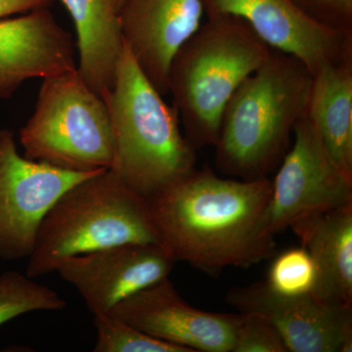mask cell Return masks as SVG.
<instances>
[{
	"instance_id": "6da1fadb",
	"label": "cell",
	"mask_w": 352,
	"mask_h": 352,
	"mask_svg": "<svg viewBox=\"0 0 352 352\" xmlns=\"http://www.w3.org/2000/svg\"><path fill=\"white\" fill-rule=\"evenodd\" d=\"M271 193L270 177H221L206 166L147 203L162 244L175 261L217 276L274 254L275 236L267 226Z\"/></svg>"
},
{
	"instance_id": "7a4b0ae2",
	"label": "cell",
	"mask_w": 352,
	"mask_h": 352,
	"mask_svg": "<svg viewBox=\"0 0 352 352\" xmlns=\"http://www.w3.org/2000/svg\"><path fill=\"white\" fill-rule=\"evenodd\" d=\"M312 83L314 75L300 60L271 48L224 109L214 146L217 170L237 179L268 177L307 113Z\"/></svg>"
},
{
	"instance_id": "3957f363",
	"label": "cell",
	"mask_w": 352,
	"mask_h": 352,
	"mask_svg": "<svg viewBox=\"0 0 352 352\" xmlns=\"http://www.w3.org/2000/svg\"><path fill=\"white\" fill-rule=\"evenodd\" d=\"M113 135L110 170L142 198L161 193L196 170V150L178 113L149 82L124 44L115 82L104 92Z\"/></svg>"
},
{
	"instance_id": "277c9868",
	"label": "cell",
	"mask_w": 352,
	"mask_h": 352,
	"mask_svg": "<svg viewBox=\"0 0 352 352\" xmlns=\"http://www.w3.org/2000/svg\"><path fill=\"white\" fill-rule=\"evenodd\" d=\"M270 51L244 20L223 15L208 17L175 53L168 94L196 151L214 147L229 99Z\"/></svg>"
},
{
	"instance_id": "5b68a950",
	"label": "cell",
	"mask_w": 352,
	"mask_h": 352,
	"mask_svg": "<svg viewBox=\"0 0 352 352\" xmlns=\"http://www.w3.org/2000/svg\"><path fill=\"white\" fill-rule=\"evenodd\" d=\"M126 243L162 241L147 200L110 168L100 170L67 190L46 214L25 274L34 279L69 256Z\"/></svg>"
},
{
	"instance_id": "8992f818",
	"label": "cell",
	"mask_w": 352,
	"mask_h": 352,
	"mask_svg": "<svg viewBox=\"0 0 352 352\" xmlns=\"http://www.w3.org/2000/svg\"><path fill=\"white\" fill-rule=\"evenodd\" d=\"M20 141L25 157L61 170L88 173L112 166L107 104L78 69L43 78Z\"/></svg>"
},
{
	"instance_id": "52a82bcc",
	"label": "cell",
	"mask_w": 352,
	"mask_h": 352,
	"mask_svg": "<svg viewBox=\"0 0 352 352\" xmlns=\"http://www.w3.org/2000/svg\"><path fill=\"white\" fill-rule=\"evenodd\" d=\"M293 135V147L272 182L267 226L273 236L352 203V175L333 159L307 115L298 120Z\"/></svg>"
},
{
	"instance_id": "ba28073f",
	"label": "cell",
	"mask_w": 352,
	"mask_h": 352,
	"mask_svg": "<svg viewBox=\"0 0 352 352\" xmlns=\"http://www.w3.org/2000/svg\"><path fill=\"white\" fill-rule=\"evenodd\" d=\"M96 173L61 170L21 156L13 132L0 129V258H29L41 222L58 199Z\"/></svg>"
},
{
	"instance_id": "9c48e42d",
	"label": "cell",
	"mask_w": 352,
	"mask_h": 352,
	"mask_svg": "<svg viewBox=\"0 0 352 352\" xmlns=\"http://www.w3.org/2000/svg\"><path fill=\"white\" fill-rule=\"evenodd\" d=\"M175 263L164 245L126 243L69 256L55 272L75 287L94 315L170 276Z\"/></svg>"
},
{
	"instance_id": "30bf717a",
	"label": "cell",
	"mask_w": 352,
	"mask_h": 352,
	"mask_svg": "<svg viewBox=\"0 0 352 352\" xmlns=\"http://www.w3.org/2000/svg\"><path fill=\"white\" fill-rule=\"evenodd\" d=\"M226 298L241 314L268 319L289 352L352 351V305H330L314 294L278 295L264 281L230 289Z\"/></svg>"
},
{
	"instance_id": "8fae6325",
	"label": "cell",
	"mask_w": 352,
	"mask_h": 352,
	"mask_svg": "<svg viewBox=\"0 0 352 352\" xmlns=\"http://www.w3.org/2000/svg\"><path fill=\"white\" fill-rule=\"evenodd\" d=\"M109 314L148 335L192 352H232L240 319V314H214L192 307L168 277L126 296Z\"/></svg>"
},
{
	"instance_id": "7c38bea8",
	"label": "cell",
	"mask_w": 352,
	"mask_h": 352,
	"mask_svg": "<svg viewBox=\"0 0 352 352\" xmlns=\"http://www.w3.org/2000/svg\"><path fill=\"white\" fill-rule=\"evenodd\" d=\"M207 17L235 16L272 50L293 55L315 75L352 56V34L315 22L292 0H201Z\"/></svg>"
},
{
	"instance_id": "4fadbf2b",
	"label": "cell",
	"mask_w": 352,
	"mask_h": 352,
	"mask_svg": "<svg viewBox=\"0 0 352 352\" xmlns=\"http://www.w3.org/2000/svg\"><path fill=\"white\" fill-rule=\"evenodd\" d=\"M204 14L201 0H124L120 7L124 44L163 96L173 58L200 28Z\"/></svg>"
},
{
	"instance_id": "5bb4252c",
	"label": "cell",
	"mask_w": 352,
	"mask_h": 352,
	"mask_svg": "<svg viewBox=\"0 0 352 352\" xmlns=\"http://www.w3.org/2000/svg\"><path fill=\"white\" fill-rule=\"evenodd\" d=\"M76 43L47 7L0 19V99L10 98L32 78L78 69Z\"/></svg>"
},
{
	"instance_id": "9a60e30c",
	"label": "cell",
	"mask_w": 352,
	"mask_h": 352,
	"mask_svg": "<svg viewBox=\"0 0 352 352\" xmlns=\"http://www.w3.org/2000/svg\"><path fill=\"white\" fill-rule=\"evenodd\" d=\"M289 228L316 263L318 282L314 295L330 305H352V203Z\"/></svg>"
},
{
	"instance_id": "2e32d148",
	"label": "cell",
	"mask_w": 352,
	"mask_h": 352,
	"mask_svg": "<svg viewBox=\"0 0 352 352\" xmlns=\"http://www.w3.org/2000/svg\"><path fill=\"white\" fill-rule=\"evenodd\" d=\"M61 1L76 27L78 73L102 96L115 82L124 50L116 0Z\"/></svg>"
},
{
	"instance_id": "e0dca14e",
	"label": "cell",
	"mask_w": 352,
	"mask_h": 352,
	"mask_svg": "<svg viewBox=\"0 0 352 352\" xmlns=\"http://www.w3.org/2000/svg\"><path fill=\"white\" fill-rule=\"evenodd\" d=\"M307 115L333 159L352 175V56L315 74Z\"/></svg>"
},
{
	"instance_id": "ac0fdd59",
	"label": "cell",
	"mask_w": 352,
	"mask_h": 352,
	"mask_svg": "<svg viewBox=\"0 0 352 352\" xmlns=\"http://www.w3.org/2000/svg\"><path fill=\"white\" fill-rule=\"evenodd\" d=\"M67 302L52 289L17 271L0 275V326L34 311L63 310Z\"/></svg>"
},
{
	"instance_id": "d6986e66",
	"label": "cell",
	"mask_w": 352,
	"mask_h": 352,
	"mask_svg": "<svg viewBox=\"0 0 352 352\" xmlns=\"http://www.w3.org/2000/svg\"><path fill=\"white\" fill-rule=\"evenodd\" d=\"M265 284L278 295L298 296L314 294L318 270L311 254L302 245L278 254L271 263Z\"/></svg>"
},
{
	"instance_id": "ffe728a7",
	"label": "cell",
	"mask_w": 352,
	"mask_h": 352,
	"mask_svg": "<svg viewBox=\"0 0 352 352\" xmlns=\"http://www.w3.org/2000/svg\"><path fill=\"white\" fill-rule=\"evenodd\" d=\"M97 340L95 352H192L124 323L109 312L94 314Z\"/></svg>"
},
{
	"instance_id": "44dd1931",
	"label": "cell",
	"mask_w": 352,
	"mask_h": 352,
	"mask_svg": "<svg viewBox=\"0 0 352 352\" xmlns=\"http://www.w3.org/2000/svg\"><path fill=\"white\" fill-rule=\"evenodd\" d=\"M240 314L232 352H289L283 338L263 315Z\"/></svg>"
},
{
	"instance_id": "7402d4cb",
	"label": "cell",
	"mask_w": 352,
	"mask_h": 352,
	"mask_svg": "<svg viewBox=\"0 0 352 352\" xmlns=\"http://www.w3.org/2000/svg\"><path fill=\"white\" fill-rule=\"evenodd\" d=\"M319 24L352 34V0H292Z\"/></svg>"
},
{
	"instance_id": "603a6c76",
	"label": "cell",
	"mask_w": 352,
	"mask_h": 352,
	"mask_svg": "<svg viewBox=\"0 0 352 352\" xmlns=\"http://www.w3.org/2000/svg\"><path fill=\"white\" fill-rule=\"evenodd\" d=\"M54 0H0V19L48 7Z\"/></svg>"
},
{
	"instance_id": "cb8c5ba5",
	"label": "cell",
	"mask_w": 352,
	"mask_h": 352,
	"mask_svg": "<svg viewBox=\"0 0 352 352\" xmlns=\"http://www.w3.org/2000/svg\"><path fill=\"white\" fill-rule=\"evenodd\" d=\"M122 2H124V0H116V4H117L118 7V11H119L120 6H122Z\"/></svg>"
}]
</instances>
